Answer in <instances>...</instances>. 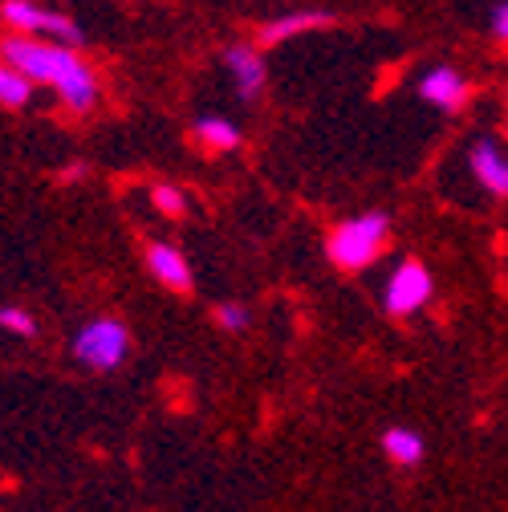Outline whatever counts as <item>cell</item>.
<instances>
[{
    "mask_svg": "<svg viewBox=\"0 0 508 512\" xmlns=\"http://www.w3.org/2000/svg\"><path fill=\"white\" fill-rule=\"evenodd\" d=\"M419 94H423V102H431L439 110H460L468 102V82L452 66H435V70L423 74Z\"/></svg>",
    "mask_w": 508,
    "mask_h": 512,
    "instance_id": "6",
    "label": "cell"
},
{
    "mask_svg": "<svg viewBox=\"0 0 508 512\" xmlns=\"http://www.w3.org/2000/svg\"><path fill=\"white\" fill-rule=\"evenodd\" d=\"M0 21L13 33H29V37H45V41H61V45H82V29L53 9H37L33 0H5L0 5Z\"/></svg>",
    "mask_w": 508,
    "mask_h": 512,
    "instance_id": "4",
    "label": "cell"
},
{
    "mask_svg": "<svg viewBox=\"0 0 508 512\" xmlns=\"http://www.w3.org/2000/svg\"><path fill=\"white\" fill-rule=\"evenodd\" d=\"M224 66H228V74H232V82H236V90H240L244 98H257V94L265 90V61H261L257 49L232 45V49L224 53Z\"/></svg>",
    "mask_w": 508,
    "mask_h": 512,
    "instance_id": "8",
    "label": "cell"
},
{
    "mask_svg": "<svg viewBox=\"0 0 508 512\" xmlns=\"http://www.w3.org/2000/svg\"><path fill=\"white\" fill-rule=\"evenodd\" d=\"M334 17L330 13H289V17H277L261 29V45H281L297 33H309V29H326Z\"/></svg>",
    "mask_w": 508,
    "mask_h": 512,
    "instance_id": "10",
    "label": "cell"
},
{
    "mask_svg": "<svg viewBox=\"0 0 508 512\" xmlns=\"http://www.w3.org/2000/svg\"><path fill=\"white\" fill-rule=\"evenodd\" d=\"M147 269L155 273V281H163V285L175 289V293L192 289V269H187L183 252L171 248V244H151V248H147Z\"/></svg>",
    "mask_w": 508,
    "mask_h": 512,
    "instance_id": "9",
    "label": "cell"
},
{
    "mask_svg": "<svg viewBox=\"0 0 508 512\" xmlns=\"http://www.w3.org/2000/svg\"><path fill=\"white\" fill-rule=\"evenodd\" d=\"M492 33H496V37H504V41H508V5H500V9H496V13H492Z\"/></svg>",
    "mask_w": 508,
    "mask_h": 512,
    "instance_id": "17",
    "label": "cell"
},
{
    "mask_svg": "<svg viewBox=\"0 0 508 512\" xmlns=\"http://www.w3.org/2000/svg\"><path fill=\"white\" fill-rule=\"evenodd\" d=\"M0 330H9V334H17V338H33V317L25 313V309H0Z\"/></svg>",
    "mask_w": 508,
    "mask_h": 512,
    "instance_id": "15",
    "label": "cell"
},
{
    "mask_svg": "<svg viewBox=\"0 0 508 512\" xmlns=\"http://www.w3.org/2000/svg\"><path fill=\"white\" fill-rule=\"evenodd\" d=\"M468 163H472V175L480 179L484 191H492V196H508V155L496 143L480 139L468 151Z\"/></svg>",
    "mask_w": 508,
    "mask_h": 512,
    "instance_id": "7",
    "label": "cell"
},
{
    "mask_svg": "<svg viewBox=\"0 0 508 512\" xmlns=\"http://www.w3.org/2000/svg\"><path fill=\"white\" fill-rule=\"evenodd\" d=\"M431 273L419 265V261H403L395 273H391V281H387V313H395V317H407V313H415V309H423L427 301H431Z\"/></svg>",
    "mask_w": 508,
    "mask_h": 512,
    "instance_id": "5",
    "label": "cell"
},
{
    "mask_svg": "<svg viewBox=\"0 0 508 512\" xmlns=\"http://www.w3.org/2000/svg\"><path fill=\"white\" fill-rule=\"evenodd\" d=\"M126 354H131V334H126L118 317H98V322L82 326L74 338V358L98 374L118 370L126 362Z\"/></svg>",
    "mask_w": 508,
    "mask_h": 512,
    "instance_id": "3",
    "label": "cell"
},
{
    "mask_svg": "<svg viewBox=\"0 0 508 512\" xmlns=\"http://www.w3.org/2000/svg\"><path fill=\"white\" fill-rule=\"evenodd\" d=\"M151 200H155V208H159V212H167V216H183V212H187L183 191H179V187H171V183H159V187L151 191Z\"/></svg>",
    "mask_w": 508,
    "mask_h": 512,
    "instance_id": "14",
    "label": "cell"
},
{
    "mask_svg": "<svg viewBox=\"0 0 508 512\" xmlns=\"http://www.w3.org/2000/svg\"><path fill=\"white\" fill-rule=\"evenodd\" d=\"M216 322H220L224 330H232V334H236V330H244V326H248V309H244V305H236V301H224V305L216 309Z\"/></svg>",
    "mask_w": 508,
    "mask_h": 512,
    "instance_id": "16",
    "label": "cell"
},
{
    "mask_svg": "<svg viewBox=\"0 0 508 512\" xmlns=\"http://www.w3.org/2000/svg\"><path fill=\"white\" fill-rule=\"evenodd\" d=\"M383 447H387V456L395 464H403V468H415L423 460V439L415 431H407V427H391L383 435Z\"/></svg>",
    "mask_w": 508,
    "mask_h": 512,
    "instance_id": "11",
    "label": "cell"
},
{
    "mask_svg": "<svg viewBox=\"0 0 508 512\" xmlns=\"http://www.w3.org/2000/svg\"><path fill=\"white\" fill-rule=\"evenodd\" d=\"M196 135H200V143L212 147V151H232V147H240V131H236V122H228V118H200Z\"/></svg>",
    "mask_w": 508,
    "mask_h": 512,
    "instance_id": "12",
    "label": "cell"
},
{
    "mask_svg": "<svg viewBox=\"0 0 508 512\" xmlns=\"http://www.w3.org/2000/svg\"><path fill=\"white\" fill-rule=\"evenodd\" d=\"M33 98V82L21 74V70H13L9 61H0V106H25Z\"/></svg>",
    "mask_w": 508,
    "mask_h": 512,
    "instance_id": "13",
    "label": "cell"
},
{
    "mask_svg": "<svg viewBox=\"0 0 508 512\" xmlns=\"http://www.w3.org/2000/svg\"><path fill=\"white\" fill-rule=\"evenodd\" d=\"M0 57H5L13 70H21L33 86L37 82L53 86L61 94V102H66V110H74V114L94 110L98 78H94V70L86 66V61L61 41H45V37L37 41L29 33H13V37L0 41Z\"/></svg>",
    "mask_w": 508,
    "mask_h": 512,
    "instance_id": "1",
    "label": "cell"
},
{
    "mask_svg": "<svg viewBox=\"0 0 508 512\" xmlns=\"http://www.w3.org/2000/svg\"><path fill=\"white\" fill-rule=\"evenodd\" d=\"M387 244H391V216L387 212H362V216H354L330 232L326 252L338 269L358 273V269L374 265Z\"/></svg>",
    "mask_w": 508,
    "mask_h": 512,
    "instance_id": "2",
    "label": "cell"
}]
</instances>
